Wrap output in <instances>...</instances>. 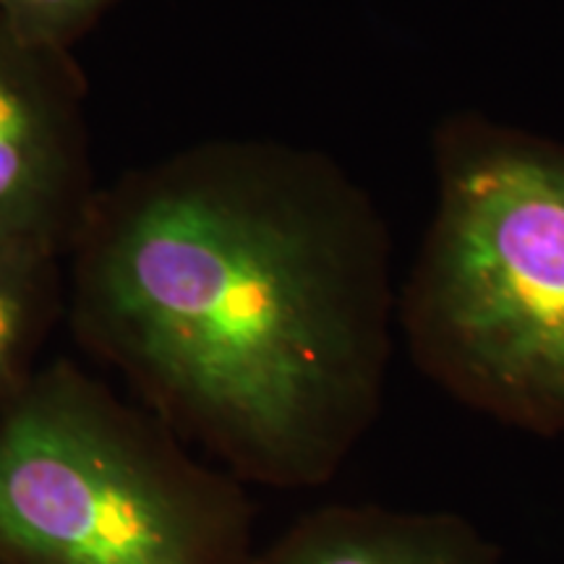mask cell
Returning a JSON list of instances; mask_svg holds the SVG:
<instances>
[{"label":"cell","instance_id":"obj_1","mask_svg":"<svg viewBox=\"0 0 564 564\" xmlns=\"http://www.w3.org/2000/svg\"><path fill=\"white\" fill-rule=\"evenodd\" d=\"M390 264L382 212L329 154L202 141L95 194L70 327L238 481L314 489L382 411Z\"/></svg>","mask_w":564,"mask_h":564},{"label":"cell","instance_id":"obj_2","mask_svg":"<svg viewBox=\"0 0 564 564\" xmlns=\"http://www.w3.org/2000/svg\"><path fill=\"white\" fill-rule=\"evenodd\" d=\"M436 204L398 299L413 364L457 403L564 434V141L442 118Z\"/></svg>","mask_w":564,"mask_h":564},{"label":"cell","instance_id":"obj_3","mask_svg":"<svg viewBox=\"0 0 564 564\" xmlns=\"http://www.w3.org/2000/svg\"><path fill=\"white\" fill-rule=\"evenodd\" d=\"M243 486L55 358L0 411V562L251 564Z\"/></svg>","mask_w":564,"mask_h":564},{"label":"cell","instance_id":"obj_4","mask_svg":"<svg viewBox=\"0 0 564 564\" xmlns=\"http://www.w3.org/2000/svg\"><path fill=\"white\" fill-rule=\"evenodd\" d=\"M82 100L68 51L26 45L0 24V241L74 246L97 194Z\"/></svg>","mask_w":564,"mask_h":564},{"label":"cell","instance_id":"obj_5","mask_svg":"<svg viewBox=\"0 0 564 564\" xmlns=\"http://www.w3.org/2000/svg\"><path fill=\"white\" fill-rule=\"evenodd\" d=\"M251 564H502L460 514L327 505L306 512Z\"/></svg>","mask_w":564,"mask_h":564},{"label":"cell","instance_id":"obj_6","mask_svg":"<svg viewBox=\"0 0 564 564\" xmlns=\"http://www.w3.org/2000/svg\"><path fill=\"white\" fill-rule=\"evenodd\" d=\"M61 257L0 241V411L40 369L42 343L61 312Z\"/></svg>","mask_w":564,"mask_h":564},{"label":"cell","instance_id":"obj_7","mask_svg":"<svg viewBox=\"0 0 564 564\" xmlns=\"http://www.w3.org/2000/svg\"><path fill=\"white\" fill-rule=\"evenodd\" d=\"M116 0H0V24L34 47L68 51Z\"/></svg>","mask_w":564,"mask_h":564},{"label":"cell","instance_id":"obj_8","mask_svg":"<svg viewBox=\"0 0 564 564\" xmlns=\"http://www.w3.org/2000/svg\"><path fill=\"white\" fill-rule=\"evenodd\" d=\"M0 564H3V562H0Z\"/></svg>","mask_w":564,"mask_h":564}]
</instances>
